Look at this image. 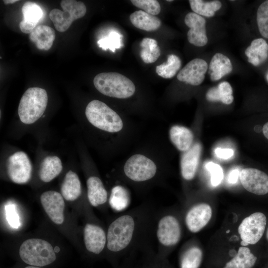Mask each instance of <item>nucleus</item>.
I'll use <instances>...</instances> for the list:
<instances>
[{"label":"nucleus","instance_id":"nucleus-38","mask_svg":"<svg viewBox=\"0 0 268 268\" xmlns=\"http://www.w3.org/2000/svg\"><path fill=\"white\" fill-rule=\"evenodd\" d=\"M6 220L10 226L18 229L21 225L19 216L17 213L16 206L12 203H8L5 206Z\"/></svg>","mask_w":268,"mask_h":268},{"label":"nucleus","instance_id":"nucleus-36","mask_svg":"<svg viewBox=\"0 0 268 268\" xmlns=\"http://www.w3.org/2000/svg\"><path fill=\"white\" fill-rule=\"evenodd\" d=\"M131 1L134 5L148 14L155 15L160 12L161 6L157 0H131Z\"/></svg>","mask_w":268,"mask_h":268},{"label":"nucleus","instance_id":"nucleus-17","mask_svg":"<svg viewBox=\"0 0 268 268\" xmlns=\"http://www.w3.org/2000/svg\"><path fill=\"white\" fill-rule=\"evenodd\" d=\"M201 145L196 142L182 155L180 166L182 177L186 180H192L195 176L201 153Z\"/></svg>","mask_w":268,"mask_h":268},{"label":"nucleus","instance_id":"nucleus-26","mask_svg":"<svg viewBox=\"0 0 268 268\" xmlns=\"http://www.w3.org/2000/svg\"><path fill=\"white\" fill-rule=\"evenodd\" d=\"M62 169V161L58 156H47L41 163L39 177L43 182H49L60 174Z\"/></svg>","mask_w":268,"mask_h":268},{"label":"nucleus","instance_id":"nucleus-33","mask_svg":"<svg viewBox=\"0 0 268 268\" xmlns=\"http://www.w3.org/2000/svg\"><path fill=\"white\" fill-rule=\"evenodd\" d=\"M129 198L126 190L120 186L114 187L109 198V204L115 210H121L128 203Z\"/></svg>","mask_w":268,"mask_h":268},{"label":"nucleus","instance_id":"nucleus-13","mask_svg":"<svg viewBox=\"0 0 268 268\" xmlns=\"http://www.w3.org/2000/svg\"><path fill=\"white\" fill-rule=\"evenodd\" d=\"M184 21L190 28L187 33L189 43L198 47L205 46L208 41L205 19L195 12H190L186 15Z\"/></svg>","mask_w":268,"mask_h":268},{"label":"nucleus","instance_id":"nucleus-29","mask_svg":"<svg viewBox=\"0 0 268 268\" xmlns=\"http://www.w3.org/2000/svg\"><path fill=\"white\" fill-rule=\"evenodd\" d=\"M140 52L142 60L146 64L155 62L161 54L160 49L157 41L152 38H144L140 42Z\"/></svg>","mask_w":268,"mask_h":268},{"label":"nucleus","instance_id":"nucleus-35","mask_svg":"<svg viewBox=\"0 0 268 268\" xmlns=\"http://www.w3.org/2000/svg\"><path fill=\"white\" fill-rule=\"evenodd\" d=\"M257 22L260 33L265 38H268V0L264 1L258 7Z\"/></svg>","mask_w":268,"mask_h":268},{"label":"nucleus","instance_id":"nucleus-41","mask_svg":"<svg viewBox=\"0 0 268 268\" xmlns=\"http://www.w3.org/2000/svg\"><path fill=\"white\" fill-rule=\"evenodd\" d=\"M261 131L264 136L268 140V122H266L262 128L261 127Z\"/></svg>","mask_w":268,"mask_h":268},{"label":"nucleus","instance_id":"nucleus-7","mask_svg":"<svg viewBox=\"0 0 268 268\" xmlns=\"http://www.w3.org/2000/svg\"><path fill=\"white\" fill-rule=\"evenodd\" d=\"M123 171L131 181L144 182L149 181L156 175L157 167L150 158L142 154H135L126 161Z\"/></svg>","mask_w":268,"mask_h":268},{"label":"nucleus","instance_id":"nucleus-31","mask_svg":"<svg viewBox=\"0 0 268 268\" xmlns=\"http://www.w3.org/2000/svg\"><path fill=\"white\" fill-rule=\"evenodd\" d=\"M181 67V61L175 55L168 56L166 62L156 67L157 74L164 78H171L174 77Z\"/></svg>","mask_w":268,"mask_h":268},{"label":"nucleus","instance_id":"nucleus-46","mask_svg":"<svg viewBox=\"0 0 268 268\" xmlns=\"http://www.w3.org/2000/svg\"><path fill=\"white\" fill-rule=\"evenodd\" d=\"M167 1H172V0H167Z\"/></svg>","mask_w":268,"mask_h":268},{"label":"nucleus","instance_id":"nucleus-42","mask_svg":"<svg viewBox=\"0 0 268 268\" xmlns=\"http://www.w3.org/2000/svg\"><path fill=\"white\" fill-rule=\"evenodd\" d=\"M18 0H3V1L4 4H12L18 1Z\"/></svg>","mask_w":268,"mask_h":268},{"label":"nucleus","instance_id":"nucleus-21","mask_svg":"<svg viewBox=\"0 0 268 268\" xmlns=\"http://www.w3.org/2000/svg\"><path fill=\"white\" fill-rule=\"evenodd\" d=\"M87 197L91 205L96 207L106 203L107 192L101 179L96 176L89 177L86 181Z\"/></svg>","mask_w":268,"mask_h":268},{"label":"nucleus","instance_id":"nucleus-43","mask_svg":"<svg viewBox=\"0 0 268 268\" xmlns=\"http://www.w3.org/2000/svg\"><path fill=\"white\" fill-rule=\"evenodd\" d=\"M25 268H42L39 267H36V266H29L27 267H26Z\"/></svg>","mask_w":268,"mask_h":268},{"label":"nucleus","instance_id":"nucleus-22","mask_svg":"<svg viewBox=\"0 0 268 268\" xmlns=\"http://www.w3.org/2000/svg\"><path fill=\"white\" fill-rule=\"evenodd\" d=\"M208 68L210 79L214 81L230 73L233 67L231 61L227 56L217 53L212 58Z\"/></svg>","mask_w":268,"mask_h":268},{"label":"nucleus","instance_id":"nucleus-3","mask_svg":"<svg viewBox=\"0 0 268 268\" xmlns=\"http://www.w3.org/2000/svg\"><path fill=\"white\" fill-rule=\"evenodd\" d=\"M93 84L102 94L119 99L131 97L135 91V85L131 80L115 72L98 73L93 79Z\"/></svg>","mask_w":268,"mask_h":268},{"label":"nucleus","instance_id":"nucleus-44","mask_svg":"<svg viewBox=\"0 0 268 268\" xmlns=\"http://www.w3.org/2000/svg\"><path fill=\"white\" fill-rule=\"evenodd\" d=\"M266 237H267V240L268 241V228L267 233H266Z\"/></svg>","mask_w":268,"mask_h":268},{"label":"nucleus","instance_id":"nucleus-39","mask_svg":"<svg viewBox=\"0 0 268 268\" xmlns=\"http://www.w3.org/2000/svg\"><path fill=\"white\" fill-rule=\"evenodd\" d=\"M214 152L217 157L224 160L231 158L234 155V150L230 148L218 147L215 149Z\"/></svg>","mask_w":268,"mask_h":268},{"label":"nucleus","instance_id":"nucleus-30","mask_svg":"<svg viewBox=\"0 0 268 268\" xmlns=\"http://www.w3.org/2000/svg\"><path fill=\"white\" fill-rule=\"evenodd\" d=\"M193 11L200 15L206 17H212L215 12L221 7L219 0L204 1L202 0H190L189 1Z\"/></svg>","mask_w":268,"mask_h":268},{"label":"nucleus","instance_id":"nucleus-25","mask_svg":"<svg viewBox=\"0 0 268 268\" xmlns=\"http://www.w3.org/2000/svg\"><path fill=\"white\" fill-rule=\"evenodd\" d=\"M61 192L67 201H73L81 195V183L77 175L70 170L67 172L62 184Z\"/></svg>","mask_w":268,"mask_h":268},{"label":"nucleus","instance_id":"nucleus-6","mask_svg":"<svg viewBox=\"0 0 268 268\" xmlns=\"http://www.w3.org/2000/svg\"><path fill=\"white\" fill-rule=\"evenodd\" d=\"M61 5L63 11L53 9L50 11L49 17L56 30L64 32L74 20L85 15L86 7L83 2L74 0H63Z\"/></svg>","mask_w":268,"mask_h":268},{"label":"nucleus","instance_id":"nucleus-12","mask_svg":"<svg viewBox=\"0 0 268 268\" xmlns=\"http://www.w3.org/2000/svg\"><path fill=\"white\" fill-rule=\"evenodd\" d=\"M41 204L51 220L57 224L64 221L65 201L62 195L55 191H48L41 195Z\"/></svg>","mask_w":268,"mask_h":268},{"label":"nucleus","instance_id":"nucleus-15","mask_svg":"<svg viewBox=\"0 0 268 268\" xmlns=\"http://www.w3.org/2000/svg\"><path fill=\"white\" fill-rule=\"evenodd\" d=\"M208 67L207 63L204 60L194 59L181 69L177 78L179 81L186 83L199 85L204 80Z\"/></svg>","mask_w":268,"mask_h":268},{"label":"nucleus","instance_id":"nucleus-34","mask_svg":"<svg viewBox=\"0 0 268 268\" xmlns=\"http://www.w3.org/2000/svg\"><path fill=\"white\" fill-rule=\"evenodd\" d=\"M123 35L116 31H111L109 34L97 41L99 47L104 50H110L114 52L116 49L123 46Z\"/></svg>","mask_w":268,"mask_h":268},{"label":"nucleus","instance_id":"nucleus-20","mask_svg":"<svg viewBox=\"0 0 268 268\" xmlns=\"http://www.w3.org/2000/svg\"><path fill=\"white\" fill-rule=\"evenodd\" d=\"M169 137L173 145L181 151H187L193 144V132L184 126H172L169 130Z\"/></svg>","mask_w":268,"mask_h":268},{"label":"nucleus","instance_id":"nucleus-32","mask_svg":"<svg viewBox=\"0 0 268 268\" xmlns=\"http://www.w3.org/2000/svg\"><path fill=\"white\" fill-rule=\"evenodd\" d=\"M202 260V252L197 246L187 249L182 255L180 268H199Z\"/></svg>","mask_w":268,"mask_h":268},{"label":"nucleus","instance_id":"nucleus-11","mask_svg":"<svg viewBox=\"0 0 268 268\" xmlns=\"http://www.w3.org/2000/svg\"><path fill=\"white\" fill-rule=\"evenodd\" d=\"M241 183L247 191L263 196L268 193V175L256 168L242 169L239 174Z\"/></svg>","mask_w":268,"mask_h":268},{"label":"nucleus","instance_id":"nucleus-10","mask_svg":"<svg viewBox=\"0 0 268 268\" xmlns=\"http://www.w3.org/2000/svg\"><path fill=\"white\" fill-rule=\"evenodd\" d=\"M7 170L10 180L17 184H25L31 178L32 165L25 152L18 151L11 155L7 161Z\"/></svg>","mask_w":268,"mask_h":268},{"label":"nucleus","instance_id":"nucleus-1","mask_svg":"<svg viewBox=\"0 0 268 268\" xmlns=\"http://www.w3.org/2000/svg\"><path fill=\"white\" fill-rule=\"evenodd\" d=\"M136 227L133 215L125 213L118 217L111 223L107 230V249L114 253L126 249L134 240Z\"/></svg>","mask_w":268,"mask_h":268},{"label":"nucleus","instance_id":"nucleus-16","mask_svg":"<svg viewBox=\"0 0 268 268\" xmlns=\"http://www.w3.org/2000/svg\"><path fill=\"white\" fill-rule=\"evenodd\" d=\"M84 241L87 251L99 254L107 245V234L101 227L87 223L84 229Z\"/></svg>","mask_w":268,"mask_h":268},{"label":"nucleus","instance_id":"nucleus-8","mask_svg":"<svg viewBox=\"0 0 268 268\" xmlns=\"http://www.w3.org/2000/svg\"><path fill=\"white\" fill-rule=\"evenodd\" d=\"M266 224V216L262 212H255L245 217L238 228L241 244L247 246L258 243L265 232Z\"/></svg>","mask_w":268,"mask_h":268},{"label":"nucleus","instance_id":"nucleus-23","mask_svg":"<svg viewBox=\"0 0 268 268\" xmlns=\"http://www.w3.org/2000/svg\"><path fill=\"white\" fill-rule=\"evenodd\" d=\"M245 54L249 63L258 66L268 58V44L263 38L254 39L245 50Z\"/></svg>","mask_w":268,"mask_h":268},{"label":"nucleus","instance_id":"nucleus-28","mask_svg":"<svg viewBox=\"0 0 268 268\" xmlns=\"http://www.w3.org/2000/svg\"><path fill=\"white\" fill-rule=\"evenodd\" d=\"M257 258L247 247H239L236 255L228 261L223 268H252Z\"/></svg>","mask_w":268,"mask_h":268},{"label":"nucleus","instance_id":"nucleus-24","mask_svg":"<svg viewBox=\"0 0 268 268\" xmlns=\"http://www.w3.org/2000/svg\"><path fill=\"white\" fill-rule=\"evenodd\" d=\"M130 20L134 27L146 31H155L161 25L158 17L142 10L132 13L130 16Z\"/></svg>","mask_w":268,"mask_h":268},{"label":"nucleus","instance_id":"nucleus-18","mask_svg":"<svg viewBox=\"0 0 268 268\" xmlns=\"http://www.w3.org/2000/svg\"><path fill=\"white\" fill-rule=\"evenodd\" d=\"M21 10L23 19L19 23L20 29L24 33L30 34L41 19L43 10L38 4L31 1L26 2Z\"/></svg>","mask_w":268,"mask_h":268},{"label":"nucleus","instance_id":"nucleus-4","mask_svg":"<svg viewBox=\"0 0 268 268\" xmlns=\"http://www.w3.org/2000/svg\"><path fill=\"white\" fill-rule=\"evenodd\" d=\"M46 91L40 87H30L23 94L18 108L20 121L31 124L37 121L44 114L48 103Z\"/></svg>","mask_w":268,"mask_h":268},{"label":"nucleus","instance_id":"nucleus-45","mask_svg":"<svg viewBox=\"0 0 268 268\" xmlns=\"http://www.w3.org/2000/svg\"><path fill=\"white\" fill-rule=\"evenodd\" d=\"M266 79H267V81L268 82V72L266 74Z\"/></svg>","mask_w":268,"mask_h":268},{"label":"nucleus","instance_id":"nucleus-5","mask_svg":"<svg viewBox=\"0 0 268 268\" xmlns=\"http://www.w3.org/2000/svg\"><path fill=\"white\" fill-rule=\"evenodd\" d=\"M19 254L21 259L29 266L42 267L54 262L55 251L47 241L38 238L29 239L21 244Z\"/></svg>","mask_w":268,"mask_h":268},{"label":"nucleus","instance_id":"nucleus-27","mask_svg":"<svg viewBox=\"0 0 268 268\" xmlns=\"http://www.w3.org/2000/svg\"><path fill=\"white\" fill-rule=\"evenodd\" d=\"M232 94L233 89L230 83L227 81H223L216 86L209 89L205 94V97L210 102L220 101L229 105L234 100Z\"/></svg>","mask_w":268,"mask_h":268},{"label":"nucleus","instance_id":"nucleus-9","mask_svg":"<svg viewBox=\"0 0 268 268\" xmlns=\"http://www.w3.org/2000/svg\"><path fill=\"white\" fill-rule=\"evenodd\" d=\"M156 234L161 246L168 247L176 245L179 242L182 235L179 221L171 214L161 217L157 223Z\"/></svg>","mask_w":268,"mask_h":268},{"label":"nucleus","instance_id":"nucleus-19","mask_svg":"<svg viewBox=\"0 0 268 268\" xmlns=\"http://www.w3.org/2000/svg\"><path fill=\"white\" fill-rule=\"evenodd\" d=\"M55 31L51 27L39 25L29 34V39L40 50L48 51L55 39Z\"/></svg>","mask_w":268,"mask_h":268},{"label":"nucleus","instance_id":"nucleus-14","mask_svg":"<svg viewBox=\"0 0 268 268\" xmlns=\"http://www.w3.org/2000/svg\"><path fill=\"white\" fill-rule=\"evenodd\" d=\"M211 206L205 203L193 206L187 212L185 221L188 230L192 233L201 230L208 223L212 216Z\"/></svg>","mask_w":268,"mask_h":268},{"label":"nucleus","instance_id":"nucleus-37","mask_svg":"<svg viewBox=\"0 0 268 268\" xmlns=\"http://www.w3.org/2000/svg\"><path fill=\"white\" fill-rule=\"evenodd\" d=\"M205 168L210 174V182L212 186H218L223 178V172L221 166L212 162H208Z\"/></svg>","mask_w":268,"mask_h":268},{"label":"nucleus","instance_id":"nucleus-2","mask_svg":"<svg viewBox=\"0 0 268 268\" xmlns=\"http://www.w3.org/2000/svg\"><path fill=\"white\" fill-rule=\"evenodd\" d=\"M85 116L92 125L108 133H117L124 128V122L119 115L98 100H93L88 104Z\"/></svg>","mask_w":268,"mask_h":268},{"label":"nucleus","instance_id":"nucleus-40","mask_svg":"<svg viewBox=\"0 0 268 268\" xmlns=\"http://www.w3.org/2000/svg\"><path fill=\"white\" fill-rule=\"evenodd\" d=\"M240 171L238 169H232L228 176V182L230 184H235L238 181L239 177Z\"/></svg>","mask_w":268,"mask_h":268}]
</instances>
